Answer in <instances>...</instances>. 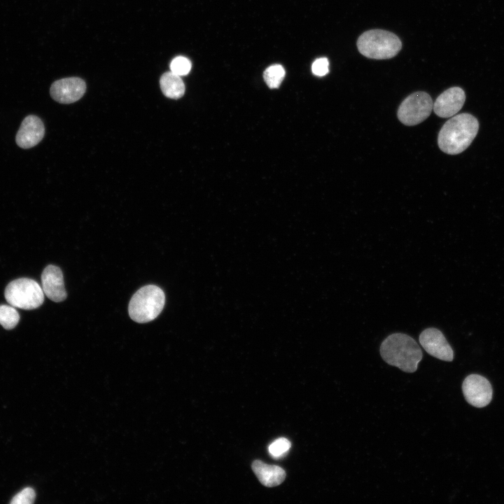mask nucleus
I'll return each mask as SVG.
<instances>
[{"instance_id": "nucleus-1", "label": "nucleus", "mask_w": 504, "mask_h": 504, "mask_svg": "<svg viewBox=\"0 0 504 504\" xmlns=\"http://www.w3.org/2000/svg\"><path fill=\"white\" fill-rule=\"evenodd\" d=\"M479 130L478 120L469 113L452 116L442 127L438 144L442 151L456 155L464 151L472 143Z\"/></svg>"}, {"instance_id": "nucleus-2", "label": "nucleus", "mask_w": 504, "mask_h": 504, "mask_svg": "<svg viewBox=\"0 0 504 504\" xmlns=\"http://www.w3.org/2000/svg\"><path fill=\"white\" fill-rule=\"evenodd\" d=\"M380 355L390 365L405 372H414L422 359L423 354L416 342L408 335L393 333L381 344Z\"/></svg>"}, {"instance_id": "nucleus-3", "label": "nucleus", "mask_w": 504, "mask_h": 504, "mask_svg": "<svg viewBox=\"0 0 504 504\" xmlns=\"http://www.w3.org/2000/svg\"><path fill=\"white\" fill-rule=\"evenodd\" d=\"M357 48L368 58L386 59L399 52L402 42L395 34L376 29L363 32L357 40Z\"/></svg>"}, {"instance_id": "nucleus-4", "label": "nucleus", "mask_w": 504, "mask_h": 504, "mask_svg": "<svg viewBox=\"0 0 504 504\" xmlns=\"http://www.w3.org/2000/svg\"><path fill=\"white\" fill-rule=\"evenodd\" d=\"M164 302V293L160 287L155 285L145 286L131 298L128 306L130 316L137 323L151 321L160 314Z\"/></svg>"}, {"instance_id": "nucleus-5", "label": "nucleus", "mask_w": 504, "mask_h": 504, "mask_svg": "<svg viewBox=\"0 0 504 504\" xmlns=\"http://www.w3.org/2000/svg\"><path fill=\"white\" fill-rule=\"evenodd\" d=\"M6 301L15 308L34 309L44 300L42 287L34 280L20 278L10 282L4 293Z\"/></svg>"}, {"instance_id": "nucleus-6", "label": "nucleus", "mask_w": 504, "mask_h": 504, "mask_svg": "<svg viewBox=\"0 0 504 504\" xmlns=\"http://www.w3.org/2000/svg\"><path fill=\"white\" fill-rule=\"evenodd\" d=\"M433 103L426 92L419 91L407 97L400 104L397 115L399 120L407 126L418 125L431 113Z\"/></svg>"}, {"instance_id": "nucleus-7", "label": "nucleus", "mask_w": 504, "mask_h": 504, "mask_svg": "<svg viewBox=\"0 0 504 504\" xmlns=\"http://www.w3.org/2000/svg\"><path fill=\"white\" fill-rule=\"evenodd\" d=\"M466 401L476 407H484L492 399L493 391L490 382L484 377L472 374L466 377L462 384Z\"/></svg>"}, {"instance_id": "nucleus-8", "label": "nucleus", "mask_w": 504, "mask_h": 504, "mask_svg": "<svg viewBox=\"0 0 504 504\" xmlns=\"http://www.w3.org/2000/svg\"><path fill=\"white\" fill-rule=\"evenodd\" d=\"M419 339L420 344L428 354L442 360H453V349L440 330L426 328L421 332Z\"/></svg>"}, {"instance_id": "nucleus-9", "label": "nucleus", "mask_w": 504, "mask_h": 504, "mask_svg": "<svg viewBox=\"0 0 504 504\" xmlns=\"http://www.w3.org/2000/svg\"><path fill=\"white\" fill-rule=\"evenodd\" d=\"M86 90L85 81L78 77L64 78L55 81L50 86L52 98L61 104H71L80 99Z\"/></svg>"}, {"instance_id": "nucleus-10", "label": "nucleus", "mask_w": 504, "mask_h": 504, "mask_svg": "<svg viewBox=\"0 0 504 504\" xmlns=\"http://www.w3.org/2000/svg\"><path fill=\"white\" fill-rule=\"evenodd\" d=\"M44 134L45 127L41 118L34 115H29L22 120L17 132L15 141L22 148H30L42 140Z\"/></svg>"}, {"instance_id": "nucleus-11", "label": "nucleus", "mask_w": 504, "mask_h": 504, "mask_svg": "<svg viewBox=\"0 0 504 504\" xmlns=\"http://www.w3.org/2000/svg\"><path fill=\"white\" fill-rule=\"evenodd\" d=\"M465 100L464 91L459 87H452L440 94L433 103L435 113L441 118H450L458 112Z\"/></svg>"}, {"instance_id": "nucleus-12", "label": "nucleus", "mask_w": 504, "mask_h": 504, "mask_svg": "<svg viewBox=\"0 0 504 504\" xmlns=\"http://www.w3.org/2000/svg\"><path fill=\"white\" fill-rule=\"evenodd\" d=\"M41 283L44 294L51 300L59 302L66 299V292L59 267L48 265L42 272Z\"/></svg>"}, {"instance_id": "nucleus-13", "label": "nucleus", "mask_w": 504, "mask_h": 504, "mask_svg": "<svg viewBox=\"0 0 504 504\" xmlns=\"http://www.w3.org/2000/svg\"><path fill=\"white\" fill-rule=\"evenodd\" d=\"M251 468L260 483L267 487L278 486L286 478V472L283 468L266 464L260 460L254 461Z\"/></svg>"}, {"instance_id": "nucleus-14", "label": "nucleus", "mask_w": 504, "mask_h": 504, "mask_svg": "<svg viewBox=\"0 0 504 504\" xmlns=\"http://www.w3.org/2000/svg\"><path fill=\"white\" fill-rule=\"evenodd\" d=\"M161 90L168 98L178 99L185 93V84L181 76L172 71L164 73L160 79Z\"/></svg>"}, {"instance_id": "nucleus-15", "label": "nucleus", "mask_w": 504, "mask_h": 504, "mask_svg": "<svg viewBox=\"0 0 504 504\" xmlns=\"http://www.w3.org/2000/svg\"><path fill=\"white\" fill-rule=\"evenodd\" d=\"M20 315L12 305H0V325L6 330L14 328L18 323Z\"/></svg>"}, {"instance_id": "nucleus-16", "label": "nucleus", "mask_w": 504, "mask_h": 504, "mask_svg": "<svg viewBox=\"0 0 504 504\" xmlns=\"http://www.w3.org/2000/svg\"><path fill=\"white\" fill-rule=\"evenodd\" d=\"M285 70L280 64H274L267 67L263 74L264 80L270 88L280 86L285 76Z\"/></svg>"}, {"instance_id": "nucleus-17", "label": "nucleus", "mask_w": 504, "mask_h": 504, "mask_svg": "<svg viewBox=\"0 0 504 504\" xmlns=\"http://www.w3.org/2000/svg\"><path fill=\"white\" fill-rule=\"evenodd\" d=\"M171 71L181 76L187 75L191 69L190 61L183 56L176 57L170 63Z\"/></svg>"}, {"instance_id": "nucleus-18", "label": "nucleus", "mask_w": 504, "mask_h": 504, "mask_svg": "<svg viewBox=\"0 0 504 504\" xmlns=\"http://www.w3.org/2000/svg\"><path fill=\"white\" fill-rule=\"evenodd\" d=\"M291 444L285 438H281L274 440L268 447V451L273 457L279 458L284 455L290 449Z\"/></svg>"}, {"instance_id": "nucleus-19", "label": "nucleus", "mask_w": 504, "mask_h": 504, "mask_svg": "<svg viewBox=\"0 0 504 504\" xmlns=\"http://www.w3.org/2000/svg\"><path fill=\"white\" fill-rule=\"evenodd\" d=\"M36 498L35 491L30 487H27L17 493L11 500L12 504H30Z\"/></svg>"}, {"instance_id": "nucleus-20", "label": "nucleus", "mask_w": 504, "mask_h": 504, "mask_svg": "<svg viewBox=\"0 0 504 504\" xmlns=\"http://www.w3.org/2000/svg\"><path fill=\"white\" fill-rule=\"evenodd\" d=\"M312 70L314 75L323 76L329 72V62L326 57H321L316 59L312 66Z\"/></svg>"}]
</instances>
